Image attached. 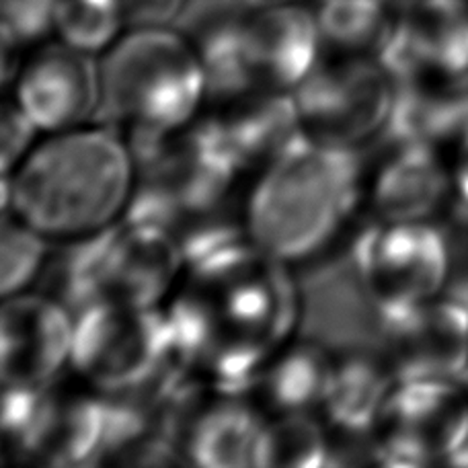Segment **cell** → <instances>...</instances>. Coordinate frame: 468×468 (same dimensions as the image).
I'll use <instances>...</instances> for the list:
<instances>
[{"instance_id": "cell-1", "label": "cell", "mask_w": 468, "mask_h": 468, "mask_svg": "<svg viewBox=\"0 0 468 468\" xmlns=\"http://www.w3.org/2000/svg\"><path fill=\"white\" fill-rule=\"evenodd\" d=\"M288 270L247 237L189 261L163 306L186 370L222 395L253 388L296 335L300 298Z\"/></svg>"}, {"instance_id": "cell-2", "label": "cell", "mask_w": 468, "mask_h": 468, "mask_svg": "<svg viewBox=\"0 0 468 468\" xmlns=\"http://www.w3.org/2000/svg\"><path fill=\"white\" fill-rule=\"evenodd\" d=\"M138 183L136 154L107 123L41 136L3 175V210L52 245L95 239L128 214Z\"/></svg>"}, {"instance_id": "cell-3", "label": "cell", "mask_w": 468, "mask_h": 468, "mask_svg": "<svg viewBox=\"0 0 468 468\" xmlns=\"http://www.w3.org/2000/svg\"><path fill=\"white\" fill-rule=\"evenodd\" d=\"M364 179L357 150L298 138L250 181L240 207L247 239L288 267L324 257L366 207Z\"/></svg>"}, {"instance_id": "cell-4", "label": "cell", "mask_w": 468, "mask_h": 468, "mask_svg": "<svg viewBox=\"0 0 468 468\" xmlns=\"http://www.w3.org/2000/svg\"><path fill=\"white\" fill-rule=\"evenodd\" d=\"M101 122L150 148L194 125L207 103L204 64L173 27H130L99 58Z\"/></svg>"}, {"instance_id": "cell-5", "label": "cell", "mask_w": 468, "mask_h": 468, "mask_svg": "<svg viewBox=\"0 0 468 468\" xmlns=\"http://www.w3.org/2000/svg\"><path fill=\"white\" fill-rule=\"evenodd\" d=\"M72 370L101 395L130 399L186 370L163 308L97 303L74 314Z\"/></svg>"}, {"instance_id": "cell-6", "label": "cell", "mask_w": 468, "mask_h": 468, "mask_svg": "<svg viewBox=\"0 0 468 468\" xmlns=\"http://www.w3.org/2000/svg\"><path fill=\"white\" fill-rule=\"evenodd\" d=\"M292 97L308 140L357 150L388 130L397 79L378 58L324 54Z\"/></svg>"}, {"instance_id": "cell-7", "label": "cell", "mask_w": 468, "mask_h": 468, "mask_svg": "<svg viewBox=\"0 0 468 468\" xmlns=\"http://www.w3.org/2000/svg\"><path fill=\"white\" fill-rule=\"evenodd\" d=\"M354 267L378 321L390 319L444 294L452 249L433 220H374L356 240Z\"/></svg>"}, {"instance_id": "cell-8", "label": "cell", "mask_w": 468, "mask_h": 468, "mask_svg": "<svg viewBox=\"0 0 468 468\" xmlns=\"http://www.w3.org/2000/svg\"><path fill=\"white\" fill-rule=\"evenodd\" d=\"M95 304L158 308L186 271L177 237L158 224L123 218L89 239Z\"/></svg>"}, {"instance_id": "cell-9", "label": "cell", "mask_w": 468, "mask_h": 468, "mask_svg": "<svg viewBox=\"0 0 468 468\" xmlns=\"http://www.w3.org/2000/svg\"><path fill=\"white\" fill-rule=\"evenodd\" d=\"M11 99L44 136L93 123L101 112L99 58L44 41L16 66Z\"/></svg>"}, {"instance_id": "cell-10", "label": "cell", "mask_w": 468, "mask_h": 468, "mask_svg": "<svg viewBox=\"0 0 468 468\" xmlns=\"http://www.w3.org/2000/svg\"><path fill=\"white\" fill-rule=\"evenodd\" d=\"M74 313L41 292L3 298L0 372L5 390L41 392L72 366Z\"/></svg>"}, {"instance_id": "cell-11", "label": "cell", "mask_w": 468, "mask_h": 468, "mask_svg": "<svg viewBox=\"0 0 468 468\" xmlns=\"http://www.w3.org/2000/svg\"><path fill=\"white\" fill-rule=\"evenodd\" d=\"M384 357L397 380H452L468 372V308L441 294L380 319Z\"/></svg>"}, {"instance_id": "cell-12", "label": "cell", "mask_w": 468, "mask_h": 468, "mask_svg": "<svg viewBox=\"0 0 468 468\" xmlns=\"http://www.w3.org/2000/svg\"><path fill=\"white\" fill-rule=\"evenodd\" d=\"M366 207L374 220H433L452 197V173L438 146L388 136L382 153L366 165Z\"/></svg>"}, {"instance_id": "cell-13", "label": "cell", "mask_w": 468, "mask_h": 468, "mask_svg": "<svg viewBox=\"0 0 468 468\" xmlns=\"http://www.w3.org/2000/svg\"><path fill=\"white\" fill-rule=\"evenodd\" d=\"M380 62L397 80L468 79V0H415Z\"/></svg>"}, {"instance_id": "cell-14", "label": "cell", "mask_w": 468, "mask_h": 468, "mask_svg": "<svg viewBox=\"0 0 468 468\" xmlns=\"http://www.w3.org/2000/svg\"><path fill=\"white\" fill-rule=\"evenodd\" d=\"M324 54L314 8L286 0L247 13V56L255 87L294 93Z\"/></svg>"}, {"instance_id": "cell-15", "label": "cell", "mask_w": 468, "mask_h": 468, "mask_svg": "<svg viewBox=\"0 0 468 468\" xmlns=\"http://www.w3.org/2000/svg\"><path fill=\"white\" fill-rule=\"evenodd\" d=\"M216 107L206 123L240 173L259 171L304 136L292 93L250 89Z\"/></svg>"}, {"instance_id": "cell-16", "label": "cell", "mask_w": 468, "mask_h": 468, "mask_svg": "<svg viewBox=\"0 0 468 468\" xmlns=\"http://www.w3.org/2000/svg\"><path fill=\"white\" fill-rule=\"evenodd\" d=\"M267 423L257 403L224 395L189 423L183 450L199 466H263Z\"/></svg>"}, {"instance_id": "cell-17", "label": "cell", "mask_w": 468, "mask_h": 468, "mask_svg": "<svg viewBox=\"0 0 468 468\" xmlns=\"http://www.w3.org/2000/svg\"><path fill=\"white\" fill-rule=\"evenodd\" d=\"M397 384L387 357L351 351L333 357L329 388L321 413L331 428L347 433L376 430Z\"/></svg>"}, {"instance_id": "cell-18", "label": "cell", "mask_w": 468, "mask_h": 468, "mask_svg": "<svg viewBox=\"0 0 468 468\" xmlns=\"http://www.w3.org/2000/svg\"><path fill=\"white\" fill-rule=\"evenodd\" d=\"M333 356L314 344L292 341L259 376L255 390L263 413L308 415L321 411L327 395Z\"/></svg>"}, {"instance_id": "cell-19", "label": "cell", "mask_w": 468, "mask_h": 468, "mask_svg": "<svg viewBox=\"0 0 468 468\" xmlns=\"http://www.w3.org/2000/svg\"><path fill=\"white\" fill-rule=\"evenodd\" d=\"M324 52L380 58L395 37L399 13L390 0H323L314 8Z\"/></svg>"}, {"instance_id": "cell-20", "label": "cell", "mask_w": 468, "mask_h": 468, "mask_svg": "<svg viewBox=\"0 0 468 468\" xmlns=\"http://www.w3.org/2000/svg\"><path fill=\"white\" fill-rule=\"evenodd\" d=\"M204 64L207 103L227 101L255 87L247 56V13L216 15L189 37Z\"/></svg>"}, {"instance_id": "cell-21", "label": "cell", "mask_w": 468, "mask_h": 468, "mask_svg": "<svg viewBox=\"0 0 468 468\" xmlns=\"http://www.w3.org/2000/svg\"><path fill=\"white\" fill-rule=\"evenodd\" d=\"M128 29L122 0H60L56 39L101 58Z\"/></svg>"}, {"instance_id": "cell-22", "label": "cell", "mask_w": 468, "mask_h": 468, "mask_svg": "<svg viewBox=\"0 0 468 468\" xmlns=\"http://www.w3.org/2000/svg\"><path fill=\"white\" fill-rule=\"evenodd\" d=\"M52 242L16 220L3 214V234H0V292L3 298L31 290L33 283L49 265Z\"/></svg>"}, {"instance_id": "cell-23", "label": "cell", "mask_w": 468, "mask_h": 468, "mask_svg": "<svg viewBox=\"0 0 468 468\" xmlns=\"http://www.w3.org/2000/svg\"><path fill=\"white\" fill-rule=\"evenodd\" d=\"M327 463V441L308 415H280L267 423L263 466H303Z\"/></svg>"}, {"instance_id": "cell-24", "label": "cell", "mask_w": 468, "mask_h": 468, "mask_svg": "<svg viewBox=\"0 0 468 468\" xmlns=\"http://www.w3.org/2000/svg\"><path fill=\"white\" fill-rule=\"evenodd\" d=\"M5 48H36L56 33L60 0H0Z\"/></svg>"}, {"instance_id": "cell-25", "label": "cell", "mask_w": 468, "mask_h": 468, "mask_svg": "<svg viewBox=\"0 0 468 468\" xmlns=\"http://www.w3.org/2000/svg\"><path fill=\"white\" fill-rule=\"evenodd\" d=\"M0 136H3V146H0V171H3V175H8L31 153L33 146L37 144L44 133H41L36 128V123L21 112V107L8 97L3 103Z\"/></svg>"}, {"instance_id": "cell-26", "label": "cell", "mask_w": 468, "mask_h": 468, "mask_svg": "<svg viewBox=\"0 0 468 468\" xmlns=\"http://www.w3.org/2000/svg\"><path fill=\"white\" fill-rule=\"evenodd\" d=\"M130 27H171L186 11L187 0H122Z\"/></svg>"}, {"instance_id": "cell-27", "label": "cell", "mask_w": 468, "mask_h": 468, "mask_svg": "<svg viewBox=\"0 0 468 468\" xmlns=\"http://www.w3.org/2000/svg\"><path fill=\"white\" fill-rule=\"evenodd\" d=\"M456 156L450 166L452 173V197L456 204L463 207V212L468 216V128L463 132V136L456 142Z\"/></svg>"}, {"instance_id": "cell-28", "label": "cell", "mask_w": 468, "mask_h": 468, "mask_svg": "<svg viewBox=\"0 0 468 468\" xmlns=\"http://www.w3.org/2000/svg\"><path fill=\"white\" fill-rule=\"evenodd\" d=\"M253 3L257 6H261V5H273V3H286V0H253Z\"/></svg>"}]
</instances>
